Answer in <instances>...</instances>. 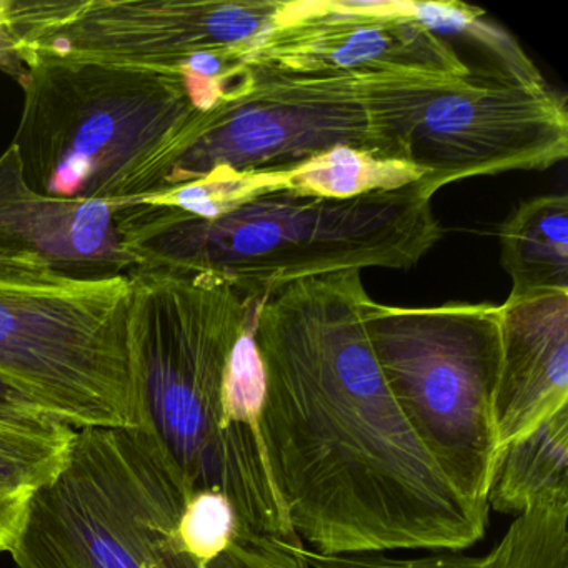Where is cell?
Wrapping results in <instances>:
<instances>
[{"label":"cell","instance_id":"ba28073f","mask_svg":"<svg viewBox=\"0 0 568 568\" xmlns=\"http://www.w3.org/2000/svg\"><path fill=\"white\" fill-rule=\"evenodd\" d=\"M242 74L231 94L205 112L202 131L162 189L207 175L282 187L308 162L345 148L408 162L382 102L398 75L298 81Z\"/></svg>","mask_w":568,"mask_h":568},{"label":"cell","instance_id":"5b68a950","mask_svg":"<svg viewBox=\"0 0 568 568\" xmlns=\"http://www.w3.org/2000/svg\"><path fill=\"white\" fill-rule=\"evenodd\" d=\"M12 148L49 197L124 205L164 187L204 125L182 75L39 58L19 79Z\"/></svg>","mask_w":568,"mask_h":568},{"label":"cell","instance_id":"e0dca14e","mask_svg":"<svg viewBox=\"0 0 568 568\" xmlns=\"http://www.w3.org/2000/svg\"><path fill=\"white\" fill-rule=\"evenodd\" d=\"M78 430L59 418L0 420V491L29 495L51 487L71 460Z\"/></svg>","mask_w":568,"mask_h":568},{"label":"cell","instance_id":"44dd1931","mask_svg":"<svg viewBox=\"0 0 568 568\" xmlns=\"http://www.w3.org/2000/svg\"><path fill=\"white\" fill-rule=\"evenodd\" d=\"M52 417L34 400L0 378V420H36ZM55 418V417H54Z\"/></svg>","mask_w":568,"mask_h":568},{"label":"cell","instance_id":"ffe728a7","mask_svg":"<svg viewBox=\"0 0 568 568\" xmlns=\"http://www.w3.org/2000/svg\"><path fill=\"white\" fill-rule=\"evenodd\" d=\"M29 495H6L0 491V551L11 554L28 520Z\"/></svg>","mask_w":568,"mask_h":568},{"label":"cell","instance_id":"4fadbf2b","mask_svg":"<svg viewBox=\"0 0 568 568\" xmlns=\"http://www.w3.org/2000/svg\"><path fill=\"white\" fill-rule=\"evenodd\" d=\"M495 394L500 454L568 407V292L507 298Z\"/></svg>","mask_w":568,"mask_h":568},{"label":"cell","instance_id":"3957f363","mask_svg":"<svg viewBox=\"0 0 568 568\" xmlns=\"http://www.w3.org/2000/svg\"><path fill=\"white\" fill-rule=\"evenodd\" d=\"M304 551L194 487L142 428L92 427L32 497L11 555L19 568H311Z\"/></svg>","mask_w":568,"mask_h":568},{"label":"cell","instance_id":"9a60e30c","mask_svg":"<svg viewBox=\"0 0 568 568\" xmlns=\"http://www.w3.org/2000/svg\"><path fill=\"white\" fill-rule=\"evenodd\" d=\"M508 298L568 292V197L548 194L521 202L498 231Z\"/></svg>","mask_w":568,"mask_h":568},{"label":"cell","instance_id":"7a4b0ae2","mask_svg":"<svg viewBox=\"0 0 568 568\" xmlns=\"http://www.w3.org/2000/svg\"><path fill=\"white\" fill-rule=\"evenodd\" d=\"M129 281L142 430L194 487L225 495L252 528L301 540L262 440L257 304L204 272L141 265Z\"/></svg>","mask_w":568,"mask_h":568},{"label":"cell","instance_id":"7c38bea8","mask_svg":"<svg viewBox=\"0 0 568 568\" xmlns=\"http://www.w3.org/2000/svg\"><path fill=\"white\" fill-rule=\"evenodd\" d=\"M118 207L34 191L11 145L0 155V274H131L142 262L122 241Z\"/></svg>","mask_w":568,"mask_h":568},{"label":"cell","instance_id":"7402d4cb","mask_svg":"<svg viewBox=\"0 0 568 568\" xmlns=\"http://www.w3.org/2000/svg\"><path fill=\"white\" fill-rule=\"evenodd\" d=\"M0 71L14 75L18 81L28 72L19 55L18 42L9 19L8 0H0Z\"/></svg>","mask_w":568,"mask_h":568},{"label":"cell","instance_id":"8992f818","mask_svg":"<svg viewBox=\"0 0 568 568\" xmlns=\"http://www.w3.org/2000/svg\"><path fill=\"white\" fill-rule=\"evenodd\" d=\"M129 275L0 274V378L75 430L141 428Z\"/></svg>","mask_w":568,"mask_h":568},{"label":"cell","instance_id":"52a82bcc","mask_svg":"<svg viewBox=\"0 0 568 568\" xmlns=\"http://www.w3.org/2000/svg\"><path fill=\"white\" fill-rule=\"evenodd\" d=\"M368 341L402 414L448 480L487 505L497 468L500 305L394 307L371 301Z\"/></svg>","mask_w":568,"mask_h":568},{"label":"cell","instance_id":"277c9868","mask_svg":"<svg viewBox=\"0 0 568 568\" xmlns=\"http://www.w3.org/2000/svg\"><path fill=\"white\" fill-rule=\"evenodd\" d=\"M424 181L348 199L271 187L211 219L119 205L125 247L142 265L217 275L258 302L304 278L378 267L408 271L442 239Z\"/></svg>","mask_w":568,"mask_h":568},{"label":"cell","instance_id":"8fae6325","mask_svg":"<svg viewBox=\"0 0 568 568\" xmlns=\"http://www.w3.org/2000/svg\"><path fill=\"white\" fill-rule=\"evenodd\" d=\"M241 72L298 81L424 75L464 79L470 68L410 2H287L245 52Z\"/></svg>","mask_w":568,"mask_h":568},{"label":"cell","instance_id":"5bb4252c","mask_svg":"<svg viewBox=\"0 0 568 568\" xmlns=\"http://www.w3.org/2000/svg\"><path fill=\"white\" fill-rule=\"evenodd\" d=\"M311 568H568V501L537 504L517 515L488 554L458 551L402 558L387 554L324 555L305 547Z\"/></svg>","mask_w":568,"mask_h":568},{"label":"cell","instance_id":"30bf717a","mask_svg":"<svg viewBox=\"0 0 568 568\" xmlns=\"http://www.w3.org/2000/svg\"><path fill=\"white\" fill-rule=\"evenodd\" d=\"M405 158L432 195L452 182L510 171H547L568 155L564 95L471 72L412 82L390 118Z\"/></svg>","mask_w":568,"mask_h":568},{"label":"cell","instance_id":"9c48e42d","mask_svg":"<svg viewBox=\"0 0 568 568\" xmlns=\"http://www.w3.org/2000/svg\"><path fill=\"white\" fill-rule=\"evenodd\" d=\"M282 0H8L19 55L182 75L207 54H245Z\"/></svg>","mask_w":568,"mask_h":568},{"label":"cell","instance_id":"2e32d148","mask_svg":"<svg viewBox=\"0 0 568 568\" xmlns=\"http://www.w3.org/2000/svg\"><path fill=\"white\" fill-rule=\"evenodd\" d=\"M547 501H568V407L501 452L487 494L490 510L515 517Z\"/></svg>","mask_w":568,"mask_h":568},{"label":"cell","instance_id":"ac0fdd59","mask_svg":"<svg viewBox=\"0 0 568 568\" xmlns=\"http://www.w3.org/2000/svg\"><path fill=\"white\" fill-rule=\"evenodd\" d=\"M410 162L374 151L337 149L308 162L285 179V187L315 197L348 199L372 192L397 191L422 181Z\"/></svg>","mask_w":568,"mask_h":568},{"label":"cell","instance_id":"6da1fadb","mask_svg":"<svg viewBox=\"0 0 568 568\" xmlns=\"http://www.w3.org/2000/svg\"><path fill=\"white\" fill-rule=\"evenodd\" d=\"M371 301L351 268L255 305L272 477L308 550H464L484 537L490 508L448 480L402 414L368 341Z\"/></svg>","mask_w":568,"mask_h":568},{"label":"cell","instance_id":"d6986e66","mask_svg":"<svg viewBox=\"0 0 568 568\" xmlns=\"http://www.w3.org/2000/svg\"><path fill=\"white\" fill-rule=\"evenodd\" d=\"M414 14L438 38H458L475 44L488 59L485 74L515 79L525 84H545L538 69L511 36L485 19L480 9L458 2H410Z\"/></svg>","mask_w":568,"mask_h":568}]
</instances>
